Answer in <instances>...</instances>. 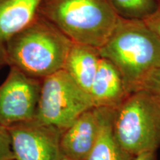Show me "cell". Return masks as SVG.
<instances>
[{
  "instance_id": "obj_4",
  "label": "cell",
  "mask_w": 160,
  "mask_h": 160,
  "mask_svg": "<svg viewBox=\"0 0 160 160\" xmlns=\"http://www.w3.org/2000/svg\"><path fill=\"white\" fill-rule=\"evenodd\" d=\"M113 132L131 157L156 153L160 148V99L145 90L130 93L115 110Z\"/></svg>"
},
{
  "instance_id": "obj_5",
  "label": "cell",
  "mask_w": 160,
  "mask_h": 160,
  "mask_svg": "<svg viewBox=\"0 0 160 160\" xmlns=\"http://www.w3.org/2000/svg\"><path fill=\"white\" fill-rule=\"evenodd\" d=\"M93 108L90 93L65 70L42 79L41 91L33 120L65 131L84 112Z\"/></svg>"
},
{
  "instance_id": "obj_8",
  "label": "cell",
  "mask_w": 160,
  "mask_h": 160,
  "mask_svg": "<svg viewBox=\"0 0 160 160\" xmlns=\"http://www.w3.org/2000/svg\"><path fill=\"white\" fill-rule=\"evenodd\" d=\"M100 126V110L92 108L84 112L63 131L60 147L64 157L85 160L97 141Z\"/></svg>"
},
{
  "instance_id": "obj_1",
  "label": "cell",
  "mask_w": 160,
  "mask_h": 160,
  "mask_svg": "<svg viewBox=\"0 0 160 160\" xmlns=\"http://www.w3.org/2000/svg\"><path fill=\"white\" fill-rule=\"evenodd\" d=\"M99 51L102 58L118 69L128 94L141 89L147 77L160 67V40L143 20L118 17Z\"/></svg>"
},
{
  "instance_id": "obj_3",
  "label": "cell",
  "mask_w": 160,
  "mask_h": 160,
  "mask_svg": "<svg viewBox=\"0 0 160 160\" xmlns=\"http://www.w3.org/2000/svg\"><path fill=\"white\" fill-rule=\"evenodd\" d=\"M38 13L73 42L99 48L118 19L110 0H42Z\"/></svg>"
},
{
  "instance_id": "obj_17",
  "label": "cell",
  "mask_w": 160,
  "mask_h": 160,
  "mask_svg": "<svg viewBox=\"0 0 160 160\" xmlns=\"http://www.w3.org/2000/svg\"><path fill=\"white\" fill-rule=\"evenodd\" d=\"M130 160H157L156 153H145L132 157Z\"/></svg>"
},
{
  "instance_id": "obj_20",
  "label": "cell",
  "mask_w": 160,
  "mask_h": 160,
  "mask_svg": "<svg viewBox=\"0 0 160 160\" xmlns=\"http://www.w3.org/2000/svg\"><path fill=\"white\" fill-rule=\"evenodd\" d=\"M159 2H160V0H159Z\"/></svg>"
},
{
  "instance_id": "obj_19",
  "label": "cell",
  "mask_w": 160,
  "mask_h": 160,
  "mask_svg": "<svg viewBox=\"0 0 160 160\" xmlns=\"http://www.w3.org/2000/svg\"><path fill=\"white\" fill-rule=\"evenodd\" d=\"M12 160H17V159H12Z\"/></svg>"
},
{
  "instance_id": "obj_18",
  "label": "cell",
  "mask_w": 160,
  "mask_h": 160,
  "mask_svg": "<svg viewBox=\"0 0 160 160\" xmlns=\"http://www.w3.org/2000/svg\"><path fill=\"white\" fill-rule=\"evenodd\" d=\"M62 160H71V159H68V158H66V157H65L63 156V157H62Z\"/></svg>"
},
{
  "instance_id": "obj_7",
  "label": "cell",
  "mask_w": 160,
  "mask_h": 160,
  "mask_svg": "<svg viewBox=\"0 0 160 160\" xmlns=\"http://www.w3.org/2000/svg\"><path fill=\"white\" fill-rule=\"evenodd\" d=\"M17 160H62L63 131L34 120L8 128Z\"/></svg>"
},
{
  "instance_id": "obj_14",
  "label": "cell",
  "mask_w": 160,
  "mask_h": 160,
  "mask_svg": "<svg viewBox=\"0 0 160 160\" xmlns=\"http://www.w3.org/2000/svg\"><path fill=\"white\" fill-rule=\"evenodd\" d=\"M16 159L8 128L0 125V160Z\"/></svg>"
},
{
  "instance_id": "obj_16",
  "label": "cell",
  "mask_w": 160,
  "mask_h": 160,
  "mask_svg": "<svg viewBox=\"0 0 160 160\" xmlns=\"http://www.w3.org/2000/svg\"><path fill=\"white\" fill-rule=\"evenodd\" d=\"M144 22L160 40V2L157 11Z\"/></svg>"
},
{
  "instance_id": "obj_11",
  "label": "cell",
  "mask_w": 160,
  "mask_h": 160,
  "mask_svg": "<svg viewBox=\"0 0 160 160\" xmlns=\"http://www.w3.org/2000/svg\"><path fill=\"white\" fill-rule=\"evenodd\" d=\"M101 59L97 48L73 42L63 70L84 91L89 93Z\"/></svg>"
},
{
  "instance_id": "obj_15",
  "label": "cell",
  "mask_w": 160,
  "mask_h": 160,
  "mask_svg": "<svg viewBox=\"0 0 160 160\" xmlns=\"http://www.w3.org/2000/svg\"><path fill=\"white\" fill-rule=\"evenodd\" d=\"M140 90H145L160 99V67L155 69L147 77Z\"/></svg>"
},
{
  "instance_id": "obj_12",
  "label": "cell",
  "mask_w": 160,
  "mask_h": 160,
  "mask_svg": "<svg viewBox=\"0 0 160 160\" xmlns=\"http://www.w3.org/2000/svg\"><path fill=\"white\" fill-rule=\"evenodd\" d=\"M100 126L97 141L85 160H130L132 157L120 147L113 132L116 108H99Z\"/></svg>"
},
{
  "instance_id": "obj_9",
  "label": "cell",
  "mask_w": 160,
  "mask_h": 160,
  "mask_svg": "<svg viewBox=\"0 0 160 160\" xmlns=\"http://www.w3.org/2000/svg\"><path fill=\"white\" fill-rule=\"evenodd\" d=\"M42 0H0V70L7 65V48L12 38L38 13Z\"/></svg>"
},
{
  "instance_id": "obj_6",
  "label": "cell",
  "mask_w": 160,
  "mask_h": 160,
  "mask_svg": "<svg viewBox=\"0 0 160 160\" xmlns=\"http://www.w3.org/2000/svg\"><path fill=\"white\" fill-rule=\"evenodd\" d=\"M41 86L42 79L11 67L0 85V125L8 128L34 119Z\"/></svg>"
},
{
  "instance_id": "obj_2",
  "label": "cell",
  "mask_w": 160,
  "mask_h": 160,
  "mask_svg": "<svg viewBox=\"0 0 160 160\" xmlns=\"http://www.w3.org/2000/svg\"><path fill=\"white\" fill-rule=\"evenodd\" d=\"M73 42L39 13L10 40L7 65L44 78L62 70Z\"/></svg>"
},
{
  "instance_id": "obj_10",
  "label": "cell",
  "mask_w": 160,
  "mask_h": 160,
  "mask_svg": "<svg viewBox=\"0 0 160 160\" xmlns=\"http://www.w3.org/2000/svg\"><path fill=\"white\" fill-rule=\"evenodd\" d=\"M93 107L117 108L128 95L122 76L108 59L102 58L90 90Z\"/></svg>"
},
{
  "instance_id": "obj_13",
  "label": "cell",
  "mask_w": 160,
  "mask_h": 160,
  "mask_svg": "<svg viewBox=\"0 0 160 160\" xmlns=\"http://www.w3.org/2000/svg\"><path fill=\"white\" fill-rule=\"evenodd\" d=\"M118 17L127 19L145 20L159 7V0H110Z\"/></svg>"
}]
</instances>
